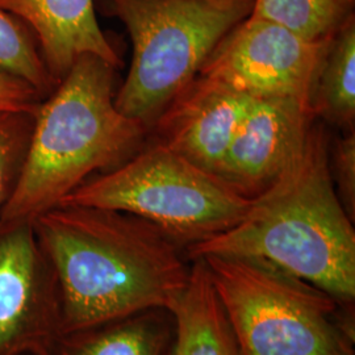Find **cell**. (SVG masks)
<instances>
[{
    "instance_id": "1",
    "label": "cell",
    "mask_w": 355,
    "mask_h": 355,
    "mask_svg": "<svg viewBox=\"0 0 355 355\" xmlns=\"http://www.w3.org/2000/svg\"><path fill=\"white\" fill-rule=\"evenodd\" d=\"M32 225L58 283L62 334L173 311L190 283L187 250L137 216L62 204Z\"/></svg>"
},
{
    "instance_id": "2",
    "label": "cell",
    "mask_w": 355,
    "mask_h": 355,
    "mask_svg": "<svg viewBox=\"0 0 355 355\" xmlns=\"http://www.w3.org/2000/svg\"><path fill=\"white\" fill-rule=\"evenodd\" d=\"M353 223L334 189L328 133L315 121L303 152L254 198L241 221L191 246L187 255L190 261L205 255L262 261L340 304H354Z\"/></svg>"
},
{
    "instance_id": "3",
    "label": "cell",
    "mask_w": 355,
    "mask_h": 355,
    "mask_svg": "<svg viewBox=\"0 0 355 355\" xmlns=\"http://www.w3.org/2000/svg\"><path fill=\"white\" fill-rule=\"evenodd\" d=\"M114 70L95 55L78 58L51 98L38 104L24 159L0 223H32L87 178L114 168L149 128L114 104Z\"/></svg>"
},
{
    "instance_id": "4",
    "label": "cell",
    "mask_w": 355,
    "mask_h": 355,
    "mask_svg": "<svg viewBox=\"0 0 355 355\" xmlns=\"http://www.w3.org/2000/svg\"><path fill=\"white\" fill-rule=\"evenodd\" d=\"M200 258L239 355H355L354 304L262 261Z\"/></svg>"
},
{
    "instance_id": "5",
    "label": "cell",
    "mask_w": 355,
    "mask_h": 355,
    "mask_svg": "<svg viewBox=\"0 0 355 355\" xmlns=\"http://www.w3.org/2000/svg\"><path fill=\"white\" fill-rule=\"evenodd\" d=\"M110 6L133 45L114 104L150 129L221 40L252 15L254 0H110Z\"/></svg>"
},
{
    "instance_id": "6",
    "label": "cell",
    "mask_w": 355,
    "mask_h": 355,
    "mask_svg": "<svg viewBox=\"0 0 355 355\" xmlns=\"http://www.w3.org/2000/svg\"><path fill=\"white\" fill-rule=\"evenodd\" d=\"M253 200L157 141L108 173L87 179L60 205L137 216L187 250L236 227Z\"/></svg>"
},
{
    "instance_id": "7",
    "label": "cell",
    "mask_w": 355,
    "mask_h": 355,
    "mask_svg": "<svg viewBox=\"0 0 355 355\" xmlns=\"http://www.w3.org/2000/svg\"><path fill=\"white\" fill-rule=\"evenodd\" d=\"M329 41H309L250 15L221 40L199 76L225 82L253 98H297L311 103L313 80Z\"/></svg>"
},
{
    "instance_id": "8",
    "label": "cell",
    "mask_w": 355,
    "mask_h": 355,
    "mask_svg": "<svg viewBox=\"0 0 355 355\" xmlns=\"http://www.w3.org/2000/svg\"><path fill=\"white\" fill-rule=\"evenodd\" d=\"M61 337L58 283L32 223H0V355H51Z\"/></svg>"
},
{
    "instance_id": "9",
    "label": "cell",
    "mask_w": 355,
    "mask_h": 355,
    "mask_svg": "<svg viewBox=\"0 0 355 355\" xmlns=\"http://www.w3.org/2000/svg\"><path fill=\"white\" fill-rule=\"evenodd\" d=\"M318 117L297 98H254L218 177L254 199L270 187L303 152Z\"/></svg>"
},
{
    "instance_id": "10",
    "label": "cell",
    "mask_w": 355,
    "mask_h": 355,
    "mask_svg": "<svg viewBox=\"0 0 355 355\" xmlns=\"http://www.w3.org/2000/svg\"><path fill=\"white\" fill-rule=\"evenodd\" d=\"M253 99L225 82L198 76L153 127L158 142L218 177Z\"/></svg>"
},
{
    "instance_id": "11",
    "label": "cell",
    "mask_w": 355,
    "mask_h": 355,
    "mask_svg": "<svg viewBox=\"0 0 355 355\" xmlns=\"http://www.w3.org/2000/svg\"><path fill=\"white\" fill-rule=\"evenodd\" d=\"M0 7L32 28L58 82L83 55L99 57L114 69L121 64L98 23L94 0H0Z\"/></svg>"
},
{
    "instance_id": "12",
    "label": "cell",
    "mask_w": 355,
    "mask_h": 355,
    "mask_svg": "<svg viewBox=\"0 0 355 355\" xmlns=\"http://www.w3.org/2000/svg\"><path fill=\"white\" fill-rule=\"evenodd\" d=\"M175 340L171 311H141L62 334L51 355H170Z\"/></svg>"
},
{
    "instance_id": "13",
    "label": "cell",
    "mask_w": 355,
    "mask_h": 355,
    "mask_svg": "<svg viewBox=\"0 0 355 355\" xmlns=\"http://www.w3.org/2000/svg\"><path fill=\"white\" fill-rule=\"evenodd\" d=\"M190 283L177 305L170 355H239L204 259L191 261Z\"/></svg>"
},
{
    "instance_id": "14",
    "label": "cell",
    "mask_w": 355,
    "mask_h": 355,
    "mask_svg": "<svg viewBox=\"0 0 355 355\" xmlns=\"http://www.w3.org/2000/svg\"><path fill=\"white\" fill-rule=\"evenodd\" d=\"M316 117L343 130L355 124V16L330 38L311 91Z\"/></svg>"
},
{
    "instance_id": "15",
    "label": "cell",
    "mask_w": 355,
    "mask_h": 355,
    "mask_svg": "<svg viewBox=\"0 0 355 355\" xmlns=\"http://www.w3.org/2000/svg\"><path fill=\"white\" fill-rule=\"evenodd\" d=\"M355 0H254L252 15L309 41L333 37L354 16Z\"/></svg>"
},
{
    "instance_id": "16",
    "label": "cell",
    "mask_w": 355,
    "mask_h": 355,
    "mask_svg": "<svg viewBox=\"0 0 355 355\" xmlns=\"http://www.w3.org/2000/svg\"><path fill=\"white\" fill-rule=\"evenodd\" d=\"M0 71L28 83L41 94L53 82L28 31L0 7Z\"/></svg>"
},
{
    "instance_id": "17",
    "label": "cell",
    "mask_w": 355,
    "mask_h": 355,
    "mask_svg": "<svg viewBox=\"0 0 355 355\" xmlns=\"http://www.w3.org/2000/svg\"><path fill=\"white\" fill-rule=\"evenodd\" d=\"M32 114L0 112V211L7 203L24 159ZM32 130V128H31Z\"/></svg>"
},
{
    "instance_id": "18",
    "label": "cell",
    "mask_w": 355,
    "mask_h": 355,
    "mask_svg": "<svg viewBox=\"0 0 355 355\" xmlns=\"http://www.w3.org/2000/svg\"><path fill=\"white\" fill-rule=\"evenodd\" d=\"M330 173L345 211L355 218V132L336 140L330 150Z\"/></svg>"
},
{
    "instance_id": "19",
    "label": "cell",
    "mask_w": 355,
    "mask_h": 355,
    "mask_svg": "<svg viewBox=\"0 0 355 355\" xmlns=\"http://www.w3.org/2000/svg\"><path fill=\"white\" fill-rule=\"evenodd\" d=\"M38 94L28 83L0 71V112L35 114Z\"/></svg>"
}]
</instances>
